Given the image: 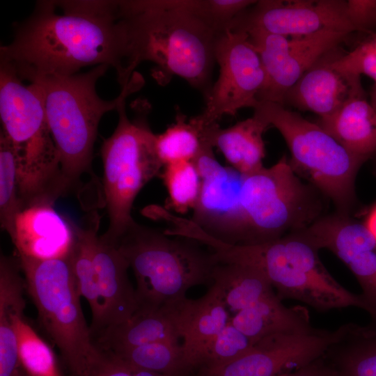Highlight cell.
<instances>
[{"mask_svg":"<svg viewBox=\"0 0 376 376\" xmlns=\"http://www.w3.org/2000/svg\"><path fill=\"white\" fill-rule=\"evenodd\" d=\"M253 115L281 133L291 153L295 172L304 176L346 214L354 199L357 171L366 160L353 155L317 123L285 106L260 102Z\"/></svg>","mask_w":376,"mask_h":376,"instance_id":"cell-9","label":"cell"},{"mask_svg":"<svg viewBox=\"0 0 376 376\" xmlns=\"http://www.w3.org/2000/svg\"><path fill=\"white\" fill-rule=\"evenodd\" d=\"M93 263L102 304V318L99 329L128 320L139 306L136 290L132 285L129 263L118 247L98 234L93 242Z\"/></svg>","mask_w":376,"mask_h":376,"instance_id":"cell-18","label":"cell"},{"mask_svg":"<svg viewBox=\"0 0 376 376\" xmlns=\"http://www.w3.org/2000/svg\"><path fill=\"white\" fill-rule=\"evenodd\" d=\"M196 239L212 251L217 263L259 269L280 299L300 301L319 311L351 306L366 310L360 295L342 286L322 263L318 250L295 233L262 243L234 244L199 230Z\"/></svg>","mask_w":376,"mask_h":376,"instance_id":"cell-3","label":"cell"},{"mask_svg":"<svg viewBox=\"0 0 376 376\" xmlns=\"http://www.w3.org/2000/svg\"><path fill=\"white\" fill-rule=\"evenodd\" d=\"M269 127L253 115L227 128H221L218 123L201 125V133L203 141L217 148L230 167L243 175H249L264 167L263 136Z\"/></svg>","mask_w":376,"mask_h":376,"instance_id":"cell-22","label":"cell"},{"mask_svg":"<svg viewBox=\"0 0 376 376\" xmlns=\"http://www.w3.org/2000/svg\"><path fill=\"white\" fill-rule=\"evenodd\" d=\"M180 305L138 307L126 322L93 334L94 343L102 352L114 353L154 342L179 341L178 312Z\"/></svg>","mask_w":376,"mask_h":376,"instance_id":"cell-20","label":"cell"},{"mask_svg":"<svg viewBox=\"0 0 376 376\" xmlns=\"http://www.w3.org/2000/svg\"><path fill=\"white\" fill-rule=\"evenodd\" d=\"M53 205L38 202L19 212L10 238L17 254L44 260L68 256L75 241L74 224Z\"/></svg>","mask_w":376,"mask_h":376,"instance_id":"cell-17","label":"cell"},{"mask_svg":"<svg viewBox=\"0 0 376 376\" xmlns=\"http://www.w3.org/2000/svg\"><path fill=\"white\" fill-rule=\"evenodd\" d=\"M281 376H333L320 357L313 362Z\"/></svg>","mask_w":376,"mask_h":376,"instance_id":"cell-38","label":"cell"},{"mask_svg":"<svg viewBox=\"0 0 376 376\" xmlns=\"http://www.w3.org/2000/svg\"><path fill=\"white\" fill-rule=\"evenodd\" d=\"M100 219L94 213L85 226L74 224L75 237L68 255L78 292L88 303L92 320L91 334L100 327L102 318V304L93 263V242L98 234Z\"/></svg>","mask_w":376,"mask_h":376,"instance_id":"cell-27","label":"cell"},{"mask_svg":"<svg viewBox=\"0 0 376 376\" xmlns=\"http://www.w3.org/2000/svg\"><path fill=\"white\" fill-rule=\"evenodd\" d=\"M178 320L185 361L191 370L200 352L227 325L230 315L210 288L200 299L187 298L179 306Z\"/></svg>","mask_w":376,"mask_h":376,"instance_id":"cell-23","label":"cell"},{"mask_svg":"<svg viewBox=\"0 0 376 376\" xmlns=\"http://www.w3.org/2000/svg\"><path fill=\"white\" fill-rule=\"evenodd\" d=\"M162 177L168 191V208L185 214L195 207L201 192V179L194 161L164 165Z\"/></svg>","mask_w":376,"mask_h":376,"instance_id":"cell-31","label":"cell"},{"mask_svg":"<svg viewBox=\"0 0 376 376\" xmlns=\"http://www.w3.org/2000/svg\"><path fill=\"white\" fill-rule=\"evenodd\" d=\"M126 56L125 26L114 0L38 1L15 26L13 40L0 48V61L23 81L108 65L116 70L120 88L131 79Z\"/></svg>","mask_w":376,"mask_h":376,"instance_id":"cell-1","label":"cell"},{"mask_svg":"<svg viewBox=\"0 0 376 376\" xmlns=\"http://www.w3.org/2000/svg\"><path fill=\"white\" fill-rule=\"evenodd\" d=\"M347 9L358 31H366L376 24V0H347Z\"/></svg>","mask_w":376,"mask_h":376,"instance_id":"cell-37","label":"cell"},{"mask_svg":"<svg viewBox=\"0 0 376 376\" xmlns=\"http://www.w3.org/2000/svg\"><path fill=\"white\" fill-rule=\"evenodd\" d=\"M14 68L0 61V117L1 132L11 142L19 169L29 175L52 169L58 152L47 120L41 85L25 84Z\"/></svg>","mask_w":376,"mask_h":376,"instance_id":"cell-10","label":"cell"},{"mask_svg":"<svg viewBox=\"0 0 376 376\" xmlns=\"http://www.w3.org/2000/svg\"><path fill=\"white\" fill-rule=\"evenodd\" d=\"M210 288L223 303L230 318L263 297L274 292L265 275L257 268L240 263H218Z\"/></svg>","mask_w":376,"mask_h":376,"instance_id":"cell-26","label":"cell"},{"mask_svg":"<svg viewBox=\"0 0 376 376\" xmlns=\"http://www.w3.org/2000/svg\"><path fill=\"white\" fill-rule=\"evenodd\" d=\"M246 33L260 55L266 76L259 102L281 104L286 92L304 72L322 57L334 51L350 35L324 30L288 38L260 31Z\"/></svg>","mask_w":376,"mask_h":376,"instance_id":"cell-12","label":"cell"},{"mask_svg":"<svg viewBox=\"0 0 376 376\" xmlns=\"http://www.w3.org/2000/svg\"><path fill=\"white\" fill-rule=\"evenodd\" d=\"M109 354L152 372L170 375L192 373L187 365L179 341L154 342Z\"/></svg>","mask_w":376,"mask_h":376,"instance_id":"cell-30","label":"cell"},{"mask_svg":"<svg viewBox=\"0 0 376 376\" xmlns=\"http://www.w3.org/2000/svg\"><path fill=\"white\" fill-rule=\"evenodd\" d=\"M18 261L1 256L0 260V376H17L21 366L13 315L24 311L26 302L24 279Z\"/></svg>","mask_w":376,"mask_h":376,"instance_id":"cell-25","label":"cell"},{"mask_svg":"<svg viewBox=\"0 0 376 376\" xmlns=\"http://www.w3.org/2000/svg\"><path fill=\"white\" fill-rule=\"evenodd\" d=\"M230 321L254 343L271 335L305 332L313 328L306 309L286 307L275 292L240 311Z\"/></svg>","mask_w":376,"mask_h":376,"instance_id":"cell-24","label":"cell"},{"mask_svg":"<svg viewBox=\"0 0 376 376\" xmlns=\"http://www.w3.org/2000/svg\"><path fill=\"white\" fill-rule=\"evenodd\" d=\"M335 336V330L314 327L305 332L271 335L233 362L214 370L194 371L193 376H281L318 359Z\"/></svg>","mask_w":376,"mask_h":376,"instance_id":"cell-15","label":"cell"},{"mask_svg":"<svg viewBox=\"0 0 376 376\" xmlns=\"http://www.w3.org/2000/svg\"><path fill=\"white\" fill-rule=\"evenodd\" d=\"M22 211L17 167L10 140L0 134V221L11 238L16 219Z\"/></svg>","mask_w":376,"mask_h":376,"instance_id":"cell-32","label":"cell"},{"mask_svg":"<svg viewBox=\"0 0 376 376\" xmlns=\"http://www.w3.org/2000/svg\"><path fill=\"white\" fill-rule=\"evenodd\" d=\"M311 187L301 181L285 155L271 167L244 175L239 198L240 244L275 240L320 218L322 205L317 189Z\"/></svg>","mask_w":376,"mask_h":376,"instance_id":"cell-8","label":"cell"},{"mask_svg":"<svg viewBox=\"0 0 376 376\" xmlns=\"http://www.w3.org/2000/svg\"><path fill=\"white\" fill-rule=\"evenodd\" d=\"M109 68L100 65L85 72L45 76L32 81L38 82L44 91L47 124L58 155L65 193L75 187L84 174L91 173L93 146L102 116L117 111L120 104L143 85V77L136 72L117 97L102 99L96 84Z\"/></svg>","mask_w":376,"mask_h":376,"instance_id":"cell-4","label":"cell"},{"mask_svg":"<svg viewBox=\"0 0 376 376\" xmlns=\"http://www.w3.org/2000/svg\"><path fill=\"white\" fill-rule=\"evenodd\" d=\"M201 130L194 117L187 121V116L178 111L175 121L164 132L156 134V150L163 165L194 161L205 143Z\"/></svg>","mask_w":376,"mask_h":376,"instance_id":"cell-29","label":"cell"},{"mask_svg":"<svg viewBox=\"0 0 376 376\" xmlns=\"http://www.w3.org/2000/svg\"><path fill=\"white\" fill-rule=\"evenodd\" d=\"M331 65L343 74L368 76L376 85V33L345 54L334 56L333 52Z\"/></svg>","mask_w":376,"mask_h":376,"instance_id":"cell-34","label":"cell"},{"mask_svg":"<svg viewBox=\"0 0 376 376\" xmlns=\"http://www.w3.org/2000/svg\"><path fill=\"white\" fill-rule=\"evenodd\" d=\"M133 270L138 307H175L187 291L211 283L218 263L210 249L136 221L114 244Z\"/></svg>","mask_w":376,"mask_h":376,"instance_id":"cell-5","label":"cell"},{"mask_svg":"<svg viewBox=\"0 0 376 376\" xmlns=\"http://www.w3.org/2000/svg\"><path fill=\"white\" fill-rule=\"evenodd\" d=\"M256 1L194 0L196 14L216 33L230 29L235 19Z\"/></svg>","mask_w":376,"mask_h":376,"instance_id":"cell-35","label":"cell"},{"mask_svg":"<svg viewBox=\"0 0 376 376\" xmlns=\"http://www.w3.org/2000/svg\"><path fill=\"white\" fill-rule=\"evenodd\" d=\"M100 363L89 376H192V373L170 375L144 370L134 366L117 357L104 353Z\"/></svg>","mask_w":376,"mask_h":376,"instance_id":"cell-36","label":"cell"},{"mask_svg":"<svg viewBox=\"0 0 376 376\" xmlns=\"http://www.w3.org/2000/svg\"><path fill=\"white\" fill-rule=\"evenodd\" d=\"M130 79L143 61L155 64L152 76L166 85L173 76L205 95L212 87L217 33L194 10V0H120Z\"/></svg>","mask_w":376,"mask_h":376,"instance_id":"cell-2","label":"cell"},{"mask_svg":"<svg viewBox=\"0 0 376 376\" xmlns=\"http://www.w3.org/2000/svg\"><path fill=\"white\" fill-rule=\"evenodd\" d=\"M125 100L117 109L116 129L101 148L103 195L109 218L108 228L102 236L113 244L135 221L132 209L136 196L164 167L156 150V134L147 120L149 104L136 100L135 115L130 119Z\"/></svg>","mask_w":376,"mask_h":376,"instance_id":"cell-7","label":"cell"},{"mask_svg":"<svg viewBox=\"0 0 376 376\" xmlns=\"http://www.w3.org/2000/svg\"><path fill=\"white\" fill-rule=\"evenodd\" d=\"M21 368L29 376H62L54 352L24 317L13 315Z\"/></svg>","mask_w":376,"mask_h":376,"instance_id":"cell-28","label":"cell"},{"mask_svg":"<svg viewBox=\"0 0 376 376\" xmlns=\"http://www.w3.org/2000/svg\"><path fill=\"white\" fill-rule=\"evenodd\" d=\"M317 124L354 155L366 160L376 150V112L361 79L343 104Z\"/></svg>","mask_w":376,"mask_h":376,"instance_id":"cell-21","label":"cell"},{"mask_svg":"<svg viewBox=\"0 0 376 376\" xmlns=\"http://www.w3.org/2000/svg\"><path fill=\"white\" fill-rule=\"evenodd\" d=\"M253 344L230 321L200 352L193 363L191 371L221 368L245 354Z\"/></svg>","mask_w":376,"mask_h":376,"instance_id":"cell-33","label":"cell"},{"mask_svg":"<svg viewBox=\"0 0 376 376\" xmlns=\"http://www.w3.org/2000/svg\"><path fill=\"white\" fill-rule=\"evenodd\" d=\"M201 188L191 220L211 236L229 244H240L239 198L243 178L230 166L221 165L207 143L194 160Z\"/></svg>","mask_w":376,"mask_h":376,"instance_id":"cell-16","label":"cell"},{"mask_svg":"<svg viewBox=\"0 0 376 376\" xmlns=\"http://www.w3.org/2000/svg\"><path fill=\"white\" fill-rule=\"evenodd\" d=\"M229 29L303 36L324 30L351 33L357 29L344 0H260L244 10Z\"/></svg>","mask_w":376,"mask_h":376,"instance_id":"cell-13","label":"cell"},{"mask_svg":"<svg viewBox=\"0 0 376 376\" xmlns=\"http://www.w3.org/2000/svg\"><path fill=\"white\" fill-rule=\"evenodd\" d=\"M39 323L59 350L69 376H89L103 359L80 303L68 256L38 259L17 254Z\"/></svg>","mask_w":376,"mask_h":376,"instance_id":"cell-6","label":"cell"},{"mask_svg":"<svg viewBox=\"0 0 376 376\" xmlns=\"http://www.w3.org/2000/svg\"><path fill=\"white\" fill-rule=\"evenodd\" d=\"M297 234L318 250L333 252L358 281L361 297L376 322V240L364 224L347 214L320 217Z\"/></svg>","mask_w":376,"mask_h":376,"instance_id":"cell-14","label":"cell"},{"mask_svg":"<svg viewBox=\"0 0 376 376\" xmlns=\"http://www.w3.org/2000/svg\"><path fill=\"white\" fill-rule=\"evenodd\" d=\"M364 225L376 240V205L368 214Z\"/></svg>","mask_w":376,"mask_h":376,"instance_id":"cell-39","label":"cell"},{"mask_svg":"<svg viewBox=\"0 0 376 376\" xmlns=\"http://www.w3.org/2000/svg\"><path fill=\"white\" fill-rule=\"evenodd\" d=\"M370 104H372L376 112V85H375L373 90L371 93Z\"/></svg>","mask_w":376,"mask_h":376,"instance_id":"cell-40","label":"cell"},{"mask_svg":"<svg viewBox=\"0 0 376 376\" xmlns=\"http://www.w3.org/2000/svg\"><path fill=\"white\" fill-rule=\"evenodd\" d=\"M17 376H29L21 368V370Z\"/></svg>","mask_w":376,"mask_h":376,"instance_id":"cell-41","label":"cell"},{"mask_svg":"<svg viewBox=\"0 0 376 376\" xmlns=\"http://www.w3.org/2000/svg\"><path fill=\"white\" fill-rule=\"evenodd\" d=\"M334 51L313 65L286 92L283 105L315 113L320 118L334 114L346 101L360 76L343 74L331 65Z\"/></svg>","mask_w":376,"mask_h":376,"instance_id":"cell-19","label":"cell"},{"mask_svg":"<svg viewBox=\"0 0 376 376\" xmlns=\"http://www.w3.org/2000/svg\"><path fill=\"white\" fill-rule=\"evenodd\" d=\"M214 59L218 79L205 97L203 111L196 116L204 126L243 108L254 109L266 80L260 55L246 32L227 29L218 33Z\"/></svg>","mask_w":376,"mask_h":376,"instance_id":"cell-11","label":"cell"}]
</instances>
